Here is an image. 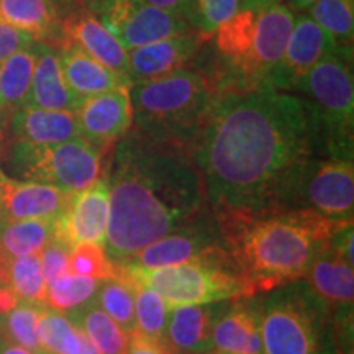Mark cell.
Masks as SVG:
<instances>
[{
  "mask_svg": "<svg viewBox=\"0 0 354 354\" xmlns=\"http://www.w3.org/2000/svg\"><path fill=\"white\" fill-rule=\"evenodd\" d=\"M189 151L215 215L282 212L300 166L325 158L307 102L272 87L220 95Z\"/></svg>",
  "mask_w": 354,
  "mask_h": 354,
  "instance_id": "cell-1",
  "label": "cell"
},
{
  "mask_svg": "<svg viewBox=\"0 0 354 354\" xmlns=\"http://www.w3.org/2000/svg\"><path fill=\"white\" fill-rule=\"evenodd\" d=\"M107 183L105 251L113 264L210 212L189 148L133 128L115 145Z\"/></svg>",
  "mask_w": 354,
  "mask_h": 354,
  "instance_id": "cell-2",
  "label": "cell"
},
{
  "mask_svg": "<svg viewBox=\"0 0 354 354\" xmlns=\"http://www.w3.org/2000/svg\"><path fill=\"white\" fill-rule=\"evenodd\" d=\"M215 218L230 258L253 295L300 281L336 230L349 223L308 210L218 214Z\"/></svg>",
  "mask_w": 354,
  "mask_h": 354,
  "instance_id": "cell-3",
  "label": "cell"
},
{
  "mask_svg": "<svg viewBox=\"0 0 354 354\" xmlns=\"http://www.w3.org/2000/svg\"><path fill=\"white\" fill-rule=\"evenodd\" d=\"M130 97L133 130L190 148L220 92L202 71L187 68L158 81L133 84Z\"/></svg>",
  "mask_w": 354,
  "mask_h": 354,
  "instance_id": "cell-4",
  "label": "cell"
},
{
  "mask_svg": "<svg viewBox=\"0 0 354 354\" xmlns=\"http://www.w3.org/2000/svg\"><path fill=\"white\" fill-rule=\"evenodd\" d=\"M263 305V354H338L333 310L304 279L268 292Z\"/></svg>",
  "mask_w": 354,
  "mask_h": 354,
  "instance_id": "cell-5",
  "label": "cell"
},
{
  "mask_svg": "<svg viewBox=\"0 0 354 354\" xmlns=\"http://www.w3.org/2000/svg\"><path fill=\"white\" fill-rule=\"evenodd\" d=\"M308 104L320 130L323 156L353 161V46H331L292 88Z\"/></svg>",
  "mask_w": 354,
  "mask_h": 354,
  "instance_id": "cell-6",
  "label": "cell"
},
{
  "mask_svg": "<svg viewBox=\"0 0 354 354\" xmlns=\"http://www.w3.org/2000/svg\"><path fill=\"white\" fill-rule=\"evenodd\" d=\"M115 269L158 292L169 308L216 304L253 295L232 259L194 261L158 269L115 264Z\"/></svg>",
  "mask_w": 354,
  "mask_h": 354,
  "instance_id": "cell-7",
  "label": "cell"
},
{
  "mask_svg": "<svg viewBox=\"0 0 354 354\" xmlns=\"http://www.w3.org/2000/svg\"><path fill=\"white\" fill-rule=\"evenodd\" d=\"M104 154L81 136L57 145L8 140L3 158L13 179L50 184L68 192H82L100 179Z\"/></svg>",
  "mask_w": 354,
  "mask_h": 354,
  "instance_id": "cell-8",
  "label": "cell"
},
{
  "mask_svg": "<svg viewBox=\"0 0 354 354\" xmlns=\"http://www.w3.org/2000/svg\"><path fill=\"white\" fill-rule=\"evenodd\" d=\"M282 210H308L330 220L353 221V161L310 158L290 183Z\"/></svg>",
  "mask_w": 354,
  "mask_h": 354,
  "instance_id": "cell-9",
  "label": "cell"
},
{
  "mask_svg": "<svg viewBox=\"0 0 354 354\" xmlns=\"http://www.w3.org/2000/svg\"><path fill=\"white\" fill-rule=\"evenodd\" d=\"M207 259H232L212 210L115 264L158 269Z\"/></svg>",
  "mask_w": 354,
  "mask_h": 354,
  "instance_id": "cell-10",
  "label": "cell"
},
{
  "mask_svg": "<svg viewBox=\"0 0 354 354\" xmlns=\"http://www.w3.org/2000/svg\"><path fill=\"white\" fill-rule=\"evenodd\" d=\"M94 15L127 51L190 30L180 13L149 6L143 0H102Z\"/></svg>",
  "mask_w": 354,
  "mask_h": 354,
  "instance_id": "cell-11",
  "label": "cell"
},
{
  "mask_svg": "<svg viewBox=\"0 0 354 354\" xmlns=\"http://www.w3.org/2000/svg\"><path fill=\"white\" fill-rule=\"evenodd\" d=\"M210 39L196 30H189L128 51V79L131 86L158 81L177 71L190 68Z\"/></svg>",
  "mask_w": 354,
  "mask_h": 354,
  "instance_id": "cell-12",
  "label": "cell"
},
{
  "mask_svg": "<svg viewBox=\"0 0 354 354\" xmlns=\"http://www.w3.org/2000/svg\"><path fill=\"white\" fill-rule=\"evenodd\" d=\"M81 136L107 153L133 125L130 87L123 86L104 94L82 99L76 110Z\"/></svg>",
  "mask_w": 354,
  "mask_h": 354,
  "instance_id": "cell-13",
  "label": "cell"
},
{
  "mask_svg": "<svg viewBox=\"0 0 354 354\" xmlns=\"http://www.w3.org/2000/svg\"><path fill=\"white\" fill-rule=\"evenodd\" d=\"M263 305L258 295L225 300L212 331L214 353L263 354Z\"/></svg>",
  "mask_w": 354,
  "mask_h": 354,
  "instance_id": "cell-14",
  "label": "cell"
},
{
  "mask_svg": "<svg viewBox=\"0 0 354 354\" xmlns=\"http://www.w3.org/2000/svg\"><path fill=\"white\" fill-rule=\"evenodd\" d=\"M109 223V183L97 179L91 187L77 192L69 209L55 220V238L74 248L81 243L105 246Z\"/></svg>",
  "mask_w": 354,
  "mask_h": 354,
  "instance_id": "cell-15",
  "label": "cell"
},
{
  "mask_svg": "<svg viewBox=\"0 0 354 354\" xmlns=\"http://www.w3.org/2000/svg\"><path fill=\"white\" fill-rule=\"evenodd\" d=\"M76 194L50 184L13 179L0 169L3 220H55L69 209Z\"/></svg>",
  "mask_w": 354,
  "mask_h": 354,
  "instance_id": "cell-16",
  "label": "cell"
},
{
  "mask_svg": "<svg viewBox=\"0 0 354 354\" xmlns=\"http://www.w3.org/2000/svg\"><path fill=\"white\" fill-rule=\"evenodd\" d=\"M294 20V10L284 2H277L258 12L253 50L248 63V81L253 88L271 87L269 77L284 56Z\"/></svg>",
  "mask_w": 354,
  "mask_h": 354,
  "instance_id": "cell-17",
  "label": "cell"
},
{
  "mask_svg": "<svg viewBox=\"0 0 354 354\" xmlns=\"http://www.w3.org/2000/svg\"><path fill=\"white\" fill-rule=\"evenodd\" d=\"M333 43L307 13L295 17L294 28L281 57L269 77V86L277 91L290 92L300 79L328 53Z\"/></svg>",
  "mask_w": 354,
  "mask_h": 354,
  "instance_id": "cell-18",
  "label": "cell"
},
{
  "mask_svg": "<svg viewBox=\"0 0 354 354\" xmlns=\"http://www.w3.org/2000/svg\"><path fill=\"white\" fill-rule=\"evenodd\" d=\"M63 32L66 44H77L88 56L128 79V51L94 13L88 10L68 13L63 17Z\"/></svg>",
  "mask_w": 354,
  "mask_h": 354,
  "instance_id": "cell-19",
  "label": "cell"
},
{
  "mask_svg": "<svg viewBox=\"0 0 354 354\" xmlns=\"http://www.w3.org/2000/svg\"><path fill=\"white\" fill-rule=\"evenodd\" d=\"M8 138L32 145H57L81 138L74 112L44 110L25 105L13 112L7 122Z\"/></svg>",
  "mask_w": 354,
  "mask_h": 354,
  "instance_id": "cell-20",
  "label": "cell"
},
{
  "mask_svg": "<svg viewBox=\"0 0 354 354\" xmlns=\"http://www.w3.org/2000/svg\"><path fill=\"white\" fill-rule=\"evenodd\" d=\"M223 302L171 308L165 342L174 354H214L215 318Z\"/></svg>",
  "mask_w": 354,
  "mask_h": 354,
  "instance_id": "cell-21",
  "label": "cell"
},
{
  "mask_svg": "<svg viewBox=\"0 0 354 354\" xmlns=\"http://www.w3.org/2000/svg\"><path fill=\"white\" fill-rule=\"evenodd\" d=\"M0 21L56 51L66 46L63 19L53 0H0Z\"/></svg>",
  "mask_w": 354,
  "mask_h": 354,
  "instance_id": "cell-22",
  "label": "cell"
},
{
  "mask_svg": "<svg viewBox=\"0 0 354 354\" xmlns=\"http://www.w3.org/2000/svg\"><path fill=\"white\" fill-rule=\"evenodd\" d=\"M57 53L64 81L79 99L104 94L123 86L131 87V82L127 77L88 56L77 44H66Z\"/></svg>",
  "mask_w": 354,
  "mask_h": 354,
  "instance_id": "cell-23",
  "label": "cell"
},
{
  "mask_svg": "<svg viewBox=\"0 0 354 354\" xmlns=\"http://www.w3.org/2000/svg\"><path fill=\"white\" fill-rule=\"evenodd\" d=\"M81 102L82 99H79L64 81L59 53L48 44L38 43L30 105L44 110H63V112L76 113Z\"/></svg>",
  "mask_w": 354,
  "mask_h": 354,
  "instance_id": "cell-24",
  "label": "cell"
},
{
  "mask_svg": "<svg viewBox=\"0 0 354 354\" xmlns=\"http://www.w3.org/2000/svg\"><path fill=\"white\" fill-rule=\"evenodd\" d=\"M331 310L351 307L354 300L353 264L326 246L302 277Z\"/></svg>",
  "mask_w": 354,
  "mask_h": 354,
  "instance_id": "cell-25",
  "label": "cell"
},
{
  "mask_svg": "<svg viewBox=\"0 0 354 354\" xmlns=\"http://www.w3.org/2000/svg\"><path fill=\"white\" fill-rule=\"evenodd\" d=\"M37 48L38 41H35L0 63V105L8 117L25 105H30Z\"/></svg>",
  "mask_w": 354,
  "mask_h": 354,
  "instance_id": "cell-26",
  "label": "cell"
},
{
  "mask_svg": "<svg viewBox=\"0 0 354 354\" xmlns=\"http://www.w3.org/2000/svg\"><path fill=\"white\" fill-rule=\"evenodd\" d=\"M0 282L19 302L46 307L48 284L43 276L39 254L0 259Z\"/></svg>",
  "mask_w": 354,
  "mask_h": 354,
  "instance_id": "cell-27",
  "label": "cell"
},
{
  "mask_svg": "<svg viewBox=\"0 0 354 354\" xmlns=\"http://www.w3.org/2000/svg\"><path fill=\"white\" fill-rule=\"evenodd\" d=\"M38 342L41 351L51 354H100L77 323L50 308L39 317Z\"/></svg>",
  "mask_w": 354,
  "mask_h": 354,
  "instance_id": "cell-28",
  "label": "cell"
},
{
  "mask_svg": "<svg viewBox=\"0 0 354 354\" xmlns=\"http://www.w3.org/2000/svg\"><path fill=\"white\" fill-rule=\"evenodd\" d=\"M55 220H3L0 223V259L39 254L55 236Z\"/></svg>",
  "mask_w": 354,
  "mask_h": 354,
  "instance_id": "cell-29",
  "label": "cell"
},
{
  "mask_svg": "<svg viewBox=\"0 0 354 354\" xmlns=\"http://www.w3.org/2000/svg\"><path fill=\"white\" fill-rule=\"evenodd\" d=\"M68 317L81 326L100 354H127L130 336L99 307L95 297Z\"/></svg>",
  "mask_w": 354,
  "mask_h": 354,
  "instance_id": "cell-30",
  "label": "cell"
},
{
  "mask_svg": "<svg viewBox=\"0 0 354 354\" xmlns=\"http://www.w3.org/2000/svg\"><path fill=\"white\" fill-rule=\"evenodd\" d=\"M95 302L128 336L135 333V295L131 282L127 277L115 272L110 279L102 281L97 289Z\"/></svg>",
  "mask_w": 354,
  "mask_h": 354,
  "instance_id": "cell-31",
  "label": "cell"
},
{
  "mask_svg": "<svg viewBox=\"0 0 354 354\" xmlns=\"http://www.w3.org/2000/svg\"><path fill=\"white\" fill-rule=\"evenodd\" d=\"M307 12L335 46H353L354 0H317Z\"/></svg>",
  "mask_w": 354,
  "mask_h": 354,
  "instance_id": "cell-32",
  "label": "cell"
},
{
  "mask_svg": "<svg viewBox=\"0 0 354 354\" xmlns=\"http://www.w3.org/2000/svg\"><path fill=\"white\" fill-rule=\"evenodd\" d=\"M115 272H118L117 269H115ZM120 276H123V274H120ZM127 279L131 282L133 295H135L136 331L148 336V338L156 339V342H165L171 308L167 307L165 299L158 292L133 281L130 277Z\"/></svg>",
  "mask_w": 354,
  "mask_h": 354,
  "instance_id": "cell-33",
  "label": "cell"
},
{
  "mask_svg": "<svg viewBox=\"0 0 354 354\" xmlns=\"http://www.w3.org/2000/svg\"><path fill=\"white\" fill-rule=\"evenodd\" d=\"M100 282L92 277L66 274L48 286L46 308L68 315L95 297Z\"/></svg>",
  "mask_w": 354,
  "mask_h": 354,
  "instance_id": "cell-34",
  "label": "cell"
},
{
  "mask_svg": "<svg viewBox=\"0 0 354 354\" xmlns=\"http://www.w3.org/2000/svg\"><path fill=\"white\" fill-rule=\"evenodd\" d=\"M43 308L39 305L19 302L10 312L0 317V333L13 343L39 354L41 346L38 342V323Z\"/></svg>",
  "mask_w": 354,
  "mask_h": 354,
  "instance_id": "cell-35",
  "label": "cell"
},
{
  "mask_svg": "<svg viewBox=\"0 0 354 354\" xmlns=\"http://www.w3.org/2000/svg\"><path fill=\"white\" fill-rule=\"evenodd\" d=\"M240 10V0H189L184 19L190 30L212 38L220 25Z\"/></svg>",
  "mask_w": 354,
  "mask_h": 354,
  "instance_id": "cell-36",
  "label": "cell"
},
{
  "mask_svg": "<svg viewBox=\"0 0 354 354\" xmlns=\"http://www.w3.org/2000/svg\"><path fill=\"white\" fill-rule=\"evenodd\" d=\"M71 274L105 281L115 274V264L110 261L104 245L81 243L71 251Z\"/></svg>",
  "mask_w": 354,
  "mask_h": 354,
  "instance_id": "cell-37",
  "label": "cell"
},
{
  "mask_svg": "<svg viewBox=\"0 0 354 354\" xmlns=\"http://www.w3.org/2000/svg\"><path fill=\"white\" fill-rule=\"evenodd\" d=\"M71 251L73 248L55 236L39 251V263H41L43 276L48 286L53 284L56 279L71 274Z\"/></svg>",
  "mask_w": 354,
  "mask_h": 354,
  "instance_id": "cell-38",
  "label": "cell"
},
{
  "mask_svg": "<svg viewBox=\"0 0 354 354\" xmlns=\"http://www.w3.org/2000/svg\"><path fill=\"white\" fill-rule=\"evenodd\" d=\"M32 43H35V39L30 35L0 21V63H3L13 53L30 46Z\"/></svg>",
  "mask_w": 354,
  "mask_h": 354,
  "instance_id": "cell-39",
  "label": "cell"
},
{
  "mask_svg": "<svg viewBox=\"0 0 354 354\" xmlns=\"http://www.w3.org/2000/svg\"><path fill=\"white\" fill-rule=\"evenodd\" d=\"M353 241H354V228L353 221L344 223L343 227H339L333 233V236L330 238L328 246L335 251L336 254L342 256L344 261H348L349 264H353Z\"/></svg>",
  "mask_w": 354,
  "mask_h": 354,
  "instance_id": "cell-40",
  "label": "cell"
},
{
  "mask_svg": "<svg viewBox=\"0 0 354 354\" xmlns=\"http://www.w3.org/2000/svg\"><path fill=\"white\" fill-rule=\"evenodd\" d=\"M127 354H174L167 348L165 342H156V339L148 338V336L138 333L130 335L128 339V351Z\"/></svg>",
  "mask_w": 354,
  "mask_h": 354,
  "instance_id": "cell-41",
  "label": "cell"
},
{
  "mask_svg": "<svg viewBox=\"0 0 354 354\" xmlns=\"http://www.w3.org/2000/svg\"><path fill=\"white\" fill-rule=\"evenodd\" d=\"M53 3L63 19L68 13L77 10H88L94 13L95 8L102 3V0H53Z\"/></svg>",
  "mask_w": 354,
  "mask_h": 354,
  "instance_id": "cell-42",
  "label": "cell"
},
{
  "mask_svg": "<svg viewBox=\"0 0 354 354\" xmlns=\"http://www.w3.org/2000/svg\"><path fill=\"white\" fill-rule=\"evenodd\" d=\"M143 2L149 3V6H154V7H159V8H166V10L180 13V15L184 17L189 0H143Z\"/></svg>",
  "mask_w": 354,
  "mask_h": 354,
  "instance_id": "cell-43",
  "label": "cell"
},
{
  "mask_svg": "<svg viewBox=\"0 0 354 354\" xmlns=\"http://www.w3.org/2000/svg\"><path fill=\"white\" fill-rule=\"evenodd\" d=\"M17 304H19V300H17L15 295L0 282V317L10 312Z\"/></svg>",
  "mask_w": 354,
  "mask_h": 354,
  "instance_id": "cell-44",
  "label": "cell"
},
{
  "mask_svg": "<svg viewBox=\"0 0 354 354\" xmlns=\"http://www.w3.org/2000/svg\"><path fill=\"white\" fill-rule=\"evenodd\" d=\"M0 354H37V353L30 351V349L10 342L6 335L0 333Z\"/></svg>",
  "mask_w": 354,
  "mask_h": 354,
  "instance_id": "cell-45",
  "label": "cell"
},
{
  "mask_svg": "<svg viewBox=\"0 0 354 354\" xmlns=\"http://www.w3.org/2000/svg\"><path fill=\"white\" fill-rule=\"evenodd\" d=\"M281 2V0H240L241 8H246V10H263L266 7H271L274 3Z\"/></svg>",
  "mask_w": 354,
  "mask_h": 354,
  "instance_id": "cell-46",
  "label": "cell"
},
{
  "mask_svg": "<svg viewBox=\"0 0 354 354\" xmlns=\"http://www.w3.org/2000/svg\"><path fill=\"white\" fill-rule=\"evenodd\" d=\"M8 130H7V123H0V159L3 158V154L7 151L8 146Z\"/></svg>",
  "mask_w": 354,
  "mask_h": 354,
  "instance_id": "cell-47",
  "label": "cell"
},
{
  "mask_svg": "<svg viewBox=\"0 0 354 354\" xmlns=\"http://www.w3.org/2000/svg\"><path fill=\"white\" fill-rule=\"evenodd\" d=\"M315 2H317V0H287V6H289L292 10L304 12V10H307V8Z\"/></svg>",
  "mask_w": 354,
  "mask_h": 354,
  "instance_id": "cell-48",
  "label": "cell"
},
{
  "mask_svg": "<svg viewBox=\"0 0 354 354\" xmlns=\"http://www.w3.org/2000/svg\"><path fill=\"white\" fill-rule=\"evenodd\" d=\"M8 122V115L6 110H3L2 105H0V123H7Z\"/></svg>",
  "mask_w": 354,
  "mask_h": 354,
  "instance_id": "cell-49",
  "label": "cell"
},
{
  "mask_svg": "<svg viewBox=\"0 0 354 354\" xmlns=\"http://www.w3.org/2000/svg\"><path fill=\"white\" fill-rule=\"evenodd\" d=\"M3 221V216H2V210H0V223H2Z\"/></svg>",
  "mask_w": 354,
  "mask_h": 354,
  "instance_id": "cell-50",
  "label": "cell"
},
{
  "mask_svg": "<svg viewBox=\"0 0 354 354\" xmlns=\"http://www.w3.org/2000/svg\"><path fill=\"white\" fill-rule=\"evenodd\" d=\"M214 354H228V353H214Z\"/></svg>",
  "mask_w": 354,
  "mask_h": 354,
  "instance_id": "cell-51",
  "label": "cell"
}]
</instances>
